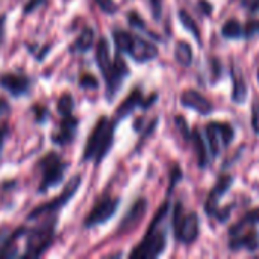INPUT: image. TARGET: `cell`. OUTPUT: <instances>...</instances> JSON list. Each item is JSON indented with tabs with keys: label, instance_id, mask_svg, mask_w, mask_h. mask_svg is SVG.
<instances>
[{
	"label": "cell",
	"instance_id": "obj_27",
	"mask_svg": "<svg viewBox=\"0 0 259 259\" xmlns=\"http://www.w3.org/2000/svg\"><path fill=\"white\" fill-rule=\"evenodd\" d=\"M79 85L85 90H96L99 88V80L93 74H83L79 80Z\"/></svg>",
	"mask_w": 259,
	"mask_h": 259
},
{
	"label": "cell",
	"instance_id": "obj_36",
	"mask_svg": "<svg viewBox=\"0 0 259 259\" xmlns=\"http://www.w3.org/2000/svg\"><path fill=\"white\" fill-rule=\"evenodd\" d=\"M9 135V127L8 124H3L0 126V155H2V150H3V146H5V141Z\"/></svg>",
	"mask_w": 259,
	"mask_h": 259
},
{
	"label": "cell",
	"instance_id": "obj_15",
	"mask_svg": "<svg viewBox=\"0 0 259 259\" xmlns=\"http://www.w3.org/2000/svg\"><path fill=\"white\" fill-rule=\"evenodd\" d=\"M155 99H156V96H152L150 99L144 100L141 91H138V90L132 91V93L124 99V102L117 108V112H115V114H117V121L121 120V118H126V117H127L129 114H132L134 109L138 108V106H141V108H149V106L153 103Z\"/></svg>",
	"mask_w": 259,
	"mask_h": 259
},
{
	"label": "cell",
	"instance_id": "obj_16",
	"mask_svg": "<svg viewBox=\"0 0 259 259\" xmlns=\"http://www.w3.org/2000/svg\"><path fill=\"white\" fill-rule=\"evenodd\" d=\"M231 250H250L255 252L259 247V234L253 229H246L243 232H238L235 235H231V243H229Z\"/></svg>",
	"mask_w": 259,
	"mask_h": 259
},
{
	"label": "cell",
	"instance_id": "obj_14",
	"mask_svg": "<svg viewBox=\"0 0 259 259\" xmlns=\"http://www.w3.org/2000/svg\"><path fill=\"white\" fill-rule=\"evenodd\" d=\"M30 79L26 76H18V74H2L0 76V87L6 90L11 96L20 97L29 93L30 90Z\"/></svg>",
	"mask_w": 259,
	"mask_h": 259
},
{
	"label": "cell",
	"instance_id": "obj_38",
	"mask_svg": "<svg viewBox=\"0 0 259 259\" xmlns=\"http://www.w3.org/2000/svg\"><path fill=\"white\" fill-rule=\"evenodd\" d=\"M9 109H11L9 103H8L5 99H0V117H3L5 114H8V112H9Z\"/></svg>",
	"mask_w": 259,
	"mask_h": 259
},
{
	"label": "cell",
	"instance_id": "obj_24",
	"mask_svg": "<svg viewBox=\"0 0 259 259\" xmlns=\"http://www.w3.org/2000/svg\"><path fill=\"white\" fill-rule=\"evenodd\" d=\"M222 33L228 39H237V38L244 36V29L237 20H229V21L225 23V26L222 29Z\"/></svg>",
	"mask_w": 259,
	"mask_h": 259
},
{
	"label": "cell",
	"instance_id": "obj_18",
	"mask_svg": "<svg viewBox=\"0 0 259 259\" xmlns=\"http://www.w3.org/2000/svg\"><path fill=\"white\" fill-rule=\"evenodd\" d=\"M26 232H27L26 228H18L17 231H14L12 234H9V237L6 238V241H5L3 246L0 247V258H15V256L18 255L17 240H18L23 234H26Z\"/></svg>",
	"mask_w": 259,
	"mask_h": 259
},
{
	"label": "cell",
	"instance_id": "obj_13",
	"mask_svg": "<svg viewBox=\"0 0 259 259\" xmlns=\"http://www.w3.org/2000/svg\"><path fill=\"white\" fill-rule=\"evenodd\" d=\"M234 179L232 176H228V175H223L219 178V181L215 182V185L212 187V191L209 193L208 196V200H206V214L208 215H215V212L219 211V202L220 199L225 196V193H228V190L231 188Z\"/></svg>",
	"mask_w": 259,
	"mask_h": 259
},
{
	"label": "cell",
	"instance_id": "obj_34",
	"mask_svg": "<svg viewBox=\"0 0 259 259\" xmlns=\"http://www.w3.org/2000/svg\"><path fill=\"white\" fill-rule=\"evenodd\" d=\"M241 5L250 12H259V0H241Z\"/></svg>",
	"mask_w": 259,
	"mask_h": 259
},
{
	"label": "cell",
	"instance_id": "obj_41",
	"mask_svg": "<svg viewBox=\"0 0 259 259\" xmlns=\"http://www.w3.org/2000/svg\"><path fill=\"white\" fill-rule=\"evenodd\" d=\"M258 82H259V70H258Z\"/></svg>",
	"mask_w": 259,
	"mask_h": 259
},
{
	"label": "cell",
	"instance_id": "obj_31",
	"mask_svg": "<svg viewBox=\"0 0 259 259\" xmlns=\"http://www.w3.org/2000/svg\"><path fill=\"white\" fill-rule=\"evenodd\" d=\"M252 127L259 134V102H255L252 106Z\"/></svg>",
	"mask_w": 259,
	"mask_h": 259
},
{
	"label": "cell",
	"instance_id": "obj_23",
	"mask_svg": "<svg viewBox=\"0 0 259 259\" xmlns=\"http://www.w3.org/2000/svg\"><path fill=\"white\" fill-rule=\"evenodd\" d=\"M175 58L181 65L190 67L191 62H193V49H191V46L188 42H185V41H179L176 44V49H175Z\"/></svg>",
	"mask_w": 259,
	"mask_h": 259
},
{
	"label": "cell",
	"instance_id": "obj_12",
	"mask_svg": "<svg viewBox=\"0 0 259 259\" xmlns=\"http://www.w3.org/2000/svg\"><path fill=\"white\" fill-rule=\"evenodd\" d=\"M146 211H147V200L146 199H138L131 206V209L127 211L124 219L121 220V225L118 228V234H124V232H129V231L135 229L141 223V220L144 219Z\"/></svg>",
	"mask_w": 259,
	"mask_h": 259
},
{
	"label": "cell",
	"instance_id": "obj_40",
	"mask_svg": "<svg viewBox=\"0 0 259 259\" xmlns=\"http://www.w3.org/2000/svg\"><path fill=\"white\" fill-rule=\"evenodd\" d=\"M9 237V231H8V228H2L0 229V247L3 246V243L6 241V238Z\"/></svg>",
	"mask_w": 259,
	"mask_h": 259
},
{
	"label": "cell",
	"instance_id": "obj_2",
	"mask_svg": "<svg viewBox=\"0 0 259 259\" xmlns=\"http://www.w3.org/2000/svg\"><path fill=\"white\" fill-rule=\"evenodd\" d=\"M115 124H117V121H111L106 117H102L96 123V126L88 138V143L83 149V156H82L83 162L93 159L99 165L103 161V158L109 153V150L112 147Z\"/></svg>",
	"mask_w": 259,
	"mask_h": 259
},
{
	"label": "cell",
	"instance_id": "obj_10",
	"mask_svg": "<svg viewBox=\"0 0 259 259\" xmlns=\"http://www.w3.org/2000/svg\"><path fill=\"white\" fill-rule=\"evenodd\" d=\"M124 53H127L135 62L143 64V62H149L158 56V47L150 41H146L140 36L132 35Z\"/></svg>",
	"mask_w": 259,
	"mask_h": 259
},
{
	"label": "cell",
	"instance_id": "obj_29",
	"mask_svg": "<svg viewBox=\"0 0 259 259\" xmlns=\"http://www.w3.org/2000/svg\"><path fill=\"white\" fill-rule=\"evenodd\" d=\"M129 23H131L132 27L146 30V23L143 21V18H141L137 12H129Z\"/></svg>",
	"mask_w": 259,
	"mask_h": 259
},
{
	"label": "cell",
	"instance_id": "obj_3",
	"mask_svg": "<svg viewBox=\"0 0 259 259\" xmlns=\"http://www.w3.org/2000/svg\"><path fill=\"white\" fill-rule=\"evenodd\" d=\"M56 217H52L50 220L44 222L42 225L33 228L32 231H27V243H26V253L27 258H38L41 256L52 244L55 237V228H56Z\"/></svg>",
	"mask_w": 259,
	"mask_h": 259
},
{
	"label": "cell",
	"instance_id": "obj_6",
	"mask_svg": "<svg viewBox=\"0 0 259 259\" xmlns=\"http://www.w3.org/2000/svg\"><path fill=\"white\" fill-rule=\"evenodd\" d=\"M80 184H82V178H80L79 175L74 176V178L65 185V188L62 190V193H61L59 196H56L52 202H47V203H42V205L36 206V208L29 214L27 220H35V219H39V217H42V215H50V214H55L56 211H59L62 206H65V205L73 199V196L77 193Z\"/></svg>",
	"mask_w": 259,
	"mask_h": 259
},
{
	"label": "cell",
	"instance_id": "obj_8",
	"mask_svg": "<svg viewBox=\"0 0 259 259\" xmlns=\"http://www.w3.org/2000/svg\"><path fill=\"white\" fill-rule=\"evenodd\" d=\"M118 205H120V199H114V197L102 199L100 202H97L93 206V209L90 211L83 225L87 228H93V226H99V225L106 223L109 219L114 217V214L118 209Z\"/></svg>",
	"mask_w": 259,
	"mask_h": 259
},
{
	"label": "cell",
	"instance_id": "obj_39",
	"mask_svg": "<svg viewBox=\"0 0 259 259\" xmlns=\"http://www.w3.org/2000/svg\"><path fill=\"white\" fill-rule=\"evenodd\" d=\"M5 21H6V15H0V46L5 38Z\"/></svg>",
	"mask_w": 259,
	"mask_h": 259
},
{
	"label": "cell",
	"instance_id": "obj_5",
	"mask_svg": "<svg viewBox=\"0 0 259 259\" xmlns=\"http://www.w3.org/2000/svg\"><path fill=\"white\" fill-rule=\"evenodd\" d=\"M67 164L61 161L56 153H49L39 161V168L42 170V179L39 184V193H46L47 190L59 185L64 179V173L67 170Z\"/></svg>",
	"mask_w": 259,
	"mask_h": 259
},
{
	"label": "cell",
	"instance_id": "obj_30",
	"mask_svg": "<svg viewBox=\"0 0 259 259\" xmlns=\"http://www.w3.org/2000/svg\"><path fill=\"white\" fill-rule=\"evenodd\" d=\"M44 3H46V0H27V3L24 5L23 12H24L26 15H29V14H32L35 9H38L39 6H42Z\"/></svg>",
	"mask_w": 259,
	"mask_h": 259
},
{
	"label": "cell",
	"instance_id": "obj_19",
	"mask_svg": "<svg viewBox=\"0 0 259 259\" xmlns=\"http://www.w3.org/2000/svg\"><path fill=\"white\" fill-rule=\"evenodd\" d=\"M96 61H97V65H99L102 74H106V71L112 65V59H111V55H109V44H108L106 38H100L99 42H97Z\"/></svg>",
	"mask_w": 259,
	"mask_h": 259
},
{
	"label": "cell",
	"instance_id": "obj_1",
	"mask_svg": "<svg viewBox=\"0 0 259 259\" xmlns=\"http://www.w3.org/2000/svg\"><path fill=\"white\" fill-rule=\"evenodd\" d=\"M168 208H170L168 202H165L159 208L158 214L155 215L152 225L147 229L144 240L131 252V255H129L131 258L152 259L158 258L164 253L165 246H167V232H165V229H161V225L168 214Z\"/></svg>",
	"mask_w": 259,
	"mask_h": 259
},
{
	"label": "cell",
	"instance_id": "obj_17",
	"mask_svg": "<svg viewBox=\"0 0 259 259\" xmlns=\"http://www.w3.org/2000/svg\"><path fill=\"white\" fill-rule=\"evenodd\" d=\"M77 124H79V121L73 115L64 117L59 131L53 134V143L58 146H65V144L71 143L74 138V132L77 129Z\"/></svg>",
	"mask_w": 259,
	"mask_h": 259
},
{
	"label": "cell",
	"instance_id": "obj_28",
	"mask_svg": "<svg viewBox=\"0 0 259 259\" xmlns=\"http://www.w3.org/2000/svg\"><path fill=\"white\" fill-rule=\"evenodd\" d=\"M96 2H97L99 8L106 14H114L117 11V5L114 0H96Z\"/></svg>",
	"mask_w": 259,
	"mask_h": 259
},
{
	"label": "cell",
	"instance_id": "obj_32",
	"mask_svg": "<svg viewBox=\"0 0 259 259\" xmlns=\"http://www.w3.org/2000/svg\"><path fill=\"white\" fill-rule=\"evenodd\" d=\"M259 33V21L256 20H252V21H249V24L244 27V36H253V35H256Z\"/></svg>",
	"mask_w": 259,
	"mask_h": 259
},
{
	"label": "cell",
	"instance_id": "obj_4",
	"mask_svg": "<svg viewBox=\"0 0 259 259\" xmlns=\"http://www.w3.org/2000/svg\"><path fill=\"white\" fill-rule=\"evenodd\" d=\"M173 229H175V237L184 243V244H191L197 240L199 237V217L196 212L185 214L182 212V205L178 203L175 208L173 214Z\"/></svg>",
	"mask_w": 259,
	"mask_h": 259
},
{
	"label": "cell",
	"instance_id": "obj_25",
	"mask_svg": "<svg viewBox=\"0 0 259 259\" xmlns=\"http://www.w3.org/2000/svg\"><path fill=\"white\" fill-rule=\"evenodd\" d=\"M179 20H181L182 26H184L187 30H190V32L193 33V36L200 42V32H199V29H197V24H196L194 18H193L188 12L179 11Z\"/></svg>",
	"mask_w": 259,
	"mask_h": 259
},
{
	"label": "cell",
	"instance_id": "obj_9",
	"mask_svg": "<svg viewBox=\"0 0 259 259\" xmlns=\"http://www.w3.org/2000/svg\"><path fill=\"white\" fill-rule=\"evenodd\" d=\"M127 74H129V68L126 65V62L123 61L120 52H118V55L112 61L111 68L106 71V74H103L105 82H106V97L108 99H112L117 94V91L123 85Z\"/></svg>",
	"mask_w": 259,
	"mask_h": 259
},
{
	"label": "cell",
	"instance_id": "obj_33",
	"mask_svg": "<svg viewBox=\"0 0 259 259\" xmlns=\"http://www.w3.org/2000/svg\"><path fill=\"white\" fill-rule=\"evenodd\" d=\"M150 5H152L153 17L156 20H159L161 18V14H162V0H150Z\"/></svg>",
	"mask_w": 259,
	"mask_h": 259
},
{
	"label": "cell",
	"instance_id": "obj_35",
	"mask_svg": "<svg viewBox=\"0 0 259 259\" xmlns=\"http://www.w3.org/2000/svg\"><path fill=\"white\" fill-rule=\"evenodd\" d=\"M35 112H38L36 114V123H42V121H46L47 118H49V114H47V111H46V108H42V106H36L35 108Z\"/></svg>",
	"mask_w": 259,
	"mask_h": 259
},
{
	"label": "cell",
	"instance_id": "obj_21",
	"mask_svg": "<svg viewBox=\"0 0 259 259\" xmlns=\"http://www.w3.org/2000/svg\"><path fill=\"white\" fill-rule=\"evenodd\" d=\"M193 140V144H194V149H196V155H197V161H199V165L202 168H205L209 162V150L206 149V144L200 135V132L197 129L193 131V135L190 137Z\"/></svg>",
	"mask_w": 259,
	"mask_h": 259
},
{
	"label": "cell",
	"instance_id": "obj_37",
	"mask_svg": "<svg viewBox=\"0 0 259 259\" xmlns=\"http://www.w3.org/2000/svg\"><path fill=\"white\" fill-rule=\"evenodd\" d=\"M176 123L179 124V129L182 131V134H184V137L187 138V140H190V131H188V127H187V123H185V120L182 118V117H178L176 118Z\"/></svg>",
	"mask_w": 259,
	"mask_h": 259
},
{
	"label": "cell",
	"instance_id": "obj_7",
	"mask_svg": "<svg viewBox=\"0 0 259 259\" xmlns=\"http://www.w3.org/2000/svg\"><path fill=\"white\" fill-rule=\"evenodd\" d=\"M234 129L229 123H209L206 127V137L209 144V155L212 158L219 156V153L228 147L234 140Z\"/></svg>",
	"mask_w": 259,
	"mask_h": 259
},
{
	"label": "cell",
	"instance_id": "obj_22",
	"mask_svg": "<svg viewBox=\"0 0 259 259\" xmlns=\"http://www.w3.org/2000/svg\"><path fill=\"white\" fill-rule=\"evenodd\" d=\"M247 99V87L246 80L240 73L234 71V88H232V100L235 103H244Z\"/></svg>",
	"mask_w": 259,
	"mask_h": 259
},
{
	"label": "cell",
	"instance_id": "obj_26",
	"mask_svg": "<svg viewBox=\"0 0 259 259\" xmlns=\"http://www.w3.org/2000/svg\"><path fill=\"white\" fill-rule=\"evenodd\" d=\"M74 108V100L70 94H64L61 96V99L58 100V111L62 117L71 115V111Z\"/></svg>",
	"mask_w": 259,
	"mask_h": 259
},
{
	"label": "cell",
	"instance_id": "obj_11",
	"mask_svg": "<svg viewBox=\"0 0 259 259\" xmlns=\"http://www.w3.org/2000/svg\"><path fill=\"white\" fill-rule=\"evenodd\" d=\"M181 103H182V106H185L188 109H193V111L199 112L200 115H208L214 109L212 103L196 90L184 91L182 96H181Z\"/></svg>",
	"mask_w": 259,
	"mask_h": 259
},
{
	"label": "cell",
	"instance_id": "obj_20",
	"mask_svg": "<svg viewBox=\"0 0 259 259\" xmlns=\"http://www.w3.org/2000/svg\"><path fill=\"white\" fill-rule=\"evenodd\" d=\"M93 42H94V30L91 27H83L80 35L76 38L74 44L70 47V50L73 53H85L87 50L91 49Z\"/></svg>",
	"mask_w": 259,
	"mask_h": 259
}]
</instances>
